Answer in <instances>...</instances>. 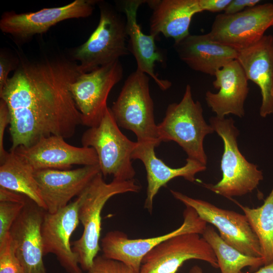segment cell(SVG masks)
<instances>
[{"instance_id":"cell-1","label":"cell","mask_w":273,"mask_h":273,"mask_svg":"<svg viewBox=\"0 0 273 273\" xmlns=\"http://www.w3.org/2000/svg\"><path fill=\"white\" fill-rule=\"evenodd\" d=\"M81 73L78 64L67 59H20L0 92L10 114V151L44 137L74 134L81 119L70 86Z\"/></svg>"},{"instance_id":"cell-2","label":"cell","mask_w":273,"mask_h":273,"mask_svg":"<svg viewBox=\"0 0 273 273\" xmlns=\"http://www.w3.org/2000/svg\"><path fill=\"white\" fill-rule=\"evenodd\" d=\"M141 188L134 178L123 181L113 179L107 183L100 172L80 195L78 218L83 231L79 239L71 243V247L78 257L82 270L87 271L91 267L101 250L99 244L101 213L106 202L114 196L129 192L138 193Z\"/></svg>"},{"instance_id":"cell-3","label":"cell","mask_w":273,"mask_h":273,"mask_svg":"<svg viewBox=\"0 0 273 273\" xmlns=\"http://www.w3.org/2000/svg\"><path fill=\"white\" fill-rule=\"evenodd\" d=\"M210 124L223 143L220 161L221 179L216 184H203L206 189L218 195L231 199L251 193L263 178L257 165L248 162L239 150L238 129L232 118L212 117Z\"/></svg>"},{"instance_id":"cell-4","label":"cell","mask_w":273,"mask_h":273,"mask_svg":"<svg viewBox=\"0 0 273 273\" xmlns=\"http://www.w3.org/2000/svg\"><path fill=\"white\" fill-rule=\"evenodd\" d=\"M214 131L203 117L201 103L195 102L191 86H186L181 101L170 104L163 120L157 124L160 142H176L188 158L206 165L207 157L203 147L205 137Z\"/></svg>"},{"instance_id":"cell-5","label":"cell","mask_w":273,"mask_h":273,"mask_svg":"<svg viewBox=\"0 0 273 273\" xmlns=\"http://www.w3.org/2000/svg\"><path fill=\"white\" fill-rule=\"evenodd\" d=\"M126 18L112 6L102 3L98 25L88 39L74 52L81 73L119 60L129 54Z\"/></svg>"},{"instance_id":"cell-6","label":"cell","mask_w":273,"mask_h":273,"mask_svg":"<svg viewBox=\"0 0 273 273\" xmlns=\"http://www.w3.org/2000/svg\"><path fill=\"white\" fill-rule=\"evenodd\" d=\"M119 127L108 107L99 124L85 130L81 141L82 146L95 150L104 177L112 175L115 180H131L136 174L131 155L137 142L130 140Z\"/></svg>"},{"instance_id":"cell-7","label":"cell","mask_w":273,"mask_h":273,"mask_svg":"<svg viewBox=\"0 0 273 273\" xmlns=\"http://www.w3.org/2000/svg\"><path fill=\"white\" fill-rule=\"evenodd\" d=\"M110 109L118 125L132 131L137 138L136 142L161 143L147 74L137 69L131 73Z\"/></svg>"},{"instance_id":"cell-8","label":"cell","mask_w":273,"mask_h":273,"mask_svg":"<svg viewBox=\"0 0 273 273\" xmlns=\"http://www.w3.org/2000/svg\"><path fill=\"white\" fill-rule=\"evenodd\" d=\"M183 217V222L177 229L154 237L130 239L123 232L110 231L101 240L102 255L122 262L136 273H139L145 256L163 241L176 235L186 233H195L202 235L207 225V222L199 217L194 208L186 206Z\"/></svg>"},{"instance_id":"cell-9","label":"cell","mask_w":273,"mask_h":273,"mask_svg":"<svg viewBox=\"0 0 273 273\" xmlns=\"http://www.w3.org/2000/svg\"><path fill=\"white\" fill-rule=\"evenodd\" d=\"M120 60L100 67L87 73H81L70 86L76 107L81 115V124L97 126L108 106L109 94L123 76Z\"/></svg>"},{"instance_id":"cell-10","label":"cell","mask_w":273,"mask_h":273,"mask_svg":"<svg viewBox=\"0 0 273 273\" xmlns=\"http://www.w3.org/2000/svg\"><path fill=\"white\" fill-rule=\"evenodd\" d=\"M170 192L186 206L194 208L202 219L215 226L220 237L228 244L245 255L261 257L258 238L245 214L219 208L176 191L170 190Z\"/></svg>"},{"instance_id":"cell-11","label":"cell","mask_w":273,"mask_h":273,"mask_svg":"<svg viewBox=\"0 0 273 273\" xmlns=\"http://www.w3.org/2000/svg\"><path fill=\"white\" fill-rule=\"evenodd\" d=\"M273 23V4L265 3L234 14L217 15L208 33L213 41L238 51L261 39Z\"/></svg>"},{"instance_id":"cell-12","label":"cell","mask_w":273,"mask_h":273,"mask_svg":"<svg viewBox=\"0 0 273 273\" xmlns=\"http://www.w3.org/2000/svg\"><path fill=\"white\" fill-rule=\"evenodd\" d=\"M198 259L218 268L215 254L200 234L176 235L159 244L144 258L139 273H177L185 262Z\"/></svg>"},{"instance_id":"cell-13","label":"cell","mask_w":273,"mask_h":273,"mask_svg":"<svg viewBox=\"0 0 273 273\" xmlns=\"http://www.w3.org/2000/svg\"><path fill=\"white\" fill-rule=\"evenodd\" d=\"M96 2L75 0L65 6L44 8L34 12H6L0 20V29L19 40L26 41L36 34L46 32L62 21L90 16Z\"/></svg>"},{"instance_id":"cell-14","label":"cell","mask_w":273,"mask_h":273,"mask_svg":"<svg viewBox=\"0 0 273 273\" xmlns=\"http://www.w3.org/2000/svg\"><path fill=\"white\" fill-rule=\"evenodd\" d=\"M80 196L53 213L44 212L41 225L44 255H56L68 273H82L78 257L72 250L70 238L80 222L78 208Z\"/></svg>"},{"instance_id":"cell-15","label":"cell","mask_w":273,"mask_h":273,"mask_svg":"<svg viewBox=\"0 0 273 273\" xmlns=\"http://www.w3.org/2000/svg\"><path fill=\"white\" fill-rule=\"evenodd\" d=\"M64 138L51 135L41 138L28 147L20 146L14 152L33 169H70L74 165H99L95 150L90 147H78L66 143Z\"/></svg>"},{"instance_id":"cell-16","label":"cell","mask_w":273,"mask_h":273,"mask_svg":"<svg viewBox=\"0 0 273 273\" xmlns=\"http://www.w3.org/2000/svg\"><path fill=\"white\" fill-rule=\"evenodd\" d=\"M100 172L99 165L75 169L35 170L34 176L46 211L53 213L65 207L73 197L79 196Z\"/></svg>"},{"instance_id":"cell-17","label":"cell","mask_w":273,"mask_h":273,"mask_svg":"<svg viewBox=\"0 0 273 273\" xmlns=\"http://www.w3.org/2000/svg\"><path fill=\"white\" fill-rule=\"evenodd\" d=\"M46 211L29 200L10 231L23 273H47L43 261L41 225Z\"/></svg>"},{"instance_id":"cell-18","label":"cell","mask_w":273,"mask_h":273,"mask_svg":"<svg viewBox=\"0 0 273 273\" xmlns=\"http://www.w3.org/2000/svg\"><path fill=\"white\" fill-rule=\"evenodd\" d=\"M136 142L131 158L141 160L146 170L147 188L144 208L150 213L153 211L154 199L161 187L177 177H183L188 181L194 182L196 174L206 169V165L188 158L184 166L179 168L170 167L155 154V148L160 143L155 141Z\"/></svg>"},{"instance_id":"cell-19","label":"cell","mask_w":273,"mask_h":273,"mask_svg":"<svg viewBox=\"0 0 273 273\" xmlns=\"http://www.w3.org/2000/svg\"><path fill=\"white\" fill-rule=\"evenodd\" d=\"M214 76L212 84L219 91L217 93H206L205 100L208 107L219 118H224L230 114L243 117L244 102L249 88L248 80L239 62L236 59L229 62L218 70Z\"/></svg>"},{"instance_id":"cell-20","label":"cell","mask_w":273,"mask_h":273,"mask_svg":"<svg viewBox=\"0 0 273 273\" xmlns=\"http://www.w3.org/2000/svg\"><path fill=\"white\" fill-rule=\"evenodd\" d=\"M236 60L247 79L260 89L261 117L273 114V35H264L255 43L239 51Z\"/></svg>"},{"instance_id":"cell-21","label":"cell","mask_w":273,"mask_h":273,"mask_svg":"<svg viewBox=\"0 0 273 273\" xmlns=\"http://www.w3.org/2000/svg\"><path fill=\"white\" fill-rule=\"evenodd\" d=\"M179 59L192 69L211 76L229 62L237 59L238 51L212 40L208 33L189 34L174 42Z\"/></svg>"},{"instance_id":"cell-22","label":"cell","mask_w":273,"mask_h":273,"mask_svg":"<svg viewBox=\"0 0 273 273\" xmlns=\"http://www.w3.org/2000/svg\"><path fill=\"white\" fill-rule=\"evenodd\" d=\"M147 1L128 0L123 2L125 15L126 33L129 38V51L133 55L137 64L136 69L149 75L162 90H166L171 82L159 78L155 73L156 62L163 63L164 58L157 48L155 39L156 36L145 34L137 21L139 8Z\"/></svg>"},{"instance_id":"cell-23","label":"cell","mask_w":273,"mask_h":273,"mask_svg":"<svg viewBox=\"0 0 273 273\" xmlns=\"http://www.w3.org/2000/svg\"><path fill=\"white\" fill-rule=\"evenodd\" d=\"M153 12L150 19V33H160L177 42L190 34L192 17L202 12L198 0L147 1Z\"/></svg>"},{"instance_id":"cell-24","label":"cell","mask_w":273,"mask_h":273,"mask_svg":"<svg viewBox=\"0 0 273 273\" xmlns=\"http://www.w3.org/2000/svg\"><path fill=\"white\" fill-rule=\"evenodd\" d=\"M0 164V187L24 195L46 211L34 169L11 151Z\"/></svg>"},{"instance_id":"cell-25","label":"cell","mask_w":273,"mask_h":273,"mask_svg":"<svg viewBox=\"0 0 273 273\" xmlns=\"http://www.w3.org/2000/svg\"><path fill=\"white\" fill-rule=\"evenodd\" d=\"M202 237L212 248L221 273H240L245 267L253 270L264 265L262 257L245 255L228 244L212 225L206 226Z\"/></svg>"},{"instance_id":"cell-26","label":"cell","mask_w":273,"mask_h":273,"mask_svg":"<svg viewBox=\"0 0 273 273\" xmlns=\"http://www.w3.org/2000/svg\"><path fill=\"white\" fill-rule=\"evenodd\" d=\"M242 209L256 235L261 249L264 265L273 262V186L263 204L250 208L236 202Z\"/></svg>"},{"instance_id":"cell-27","label":"cell","mask_w":273,"mask_h":273,"mask_svg":"<svg viewBox=\"0 0 273 273\" xmlns=\"http://www.w3.org/2000/svg\"><path fill=\"white\" fill-rule=\"evenodd\" d=\"M26 201L24 203L0 202V243L9 236L10 230Z\"/></svg>"},{"instance_id":"cell-28","label":"cell","mask_w":273,"mask_h":273,"mask_svg":"<svg viewBox=\"0 0 273 273\" xmlns=\"http://www.w3.org/2000/svg\"><path fill=\"white\" fill-rule=\"evenodd\" d=\"M0 273H23L10 235L0 243Z\"/></svg>"},{"instance_id":"cell-29","label":"cell","mask_w":273,"mask_h":273,"mask_svg":"<svg viewBox=\"0 0 273 273\" xmlns=\"http://www.w3.org/2000/svg\"><path fill=\"white\" fill-rule=\"evenodd\" d=\"M87 273H136L124 263L107 258L103 255L97 256Z\"/></svg>"},{"instance_id":"cell-30","label":"cell","mask_w":273,"mask_h":273,"mask_svg":"<svg viewBox=\"0 0 273 273\" xmlns=\"http://www.w3.org/2000/svg\"><path fill=\"white\" fill-rule=\"evenodd\" d=\"M20 59L8 56L4 51L0 54V92L5 86L9 79V74L15 70L19 64Z\"/></svg>"},{"instance_id":"cell-31","label":"cell","mask_w":273,"mask_h":273,"mask_svg":"<svg viewBox=\"0 0 273 273\" xmlns=\"http://www.w3.org/2000/svg\"><path fill=\"white\" fill-rule=\"evenodd\" d=\"M11 117L8 107L5 101L0 100V163H2L9 152H7L4 146V137L5 129L10 125Z\"/></svg>"},{"instance_id":"cell-32","label":"cell","mask_w":273,"mask_h":273,"mask_svg":"<svg viewBox=\"0 0 273 273\" xmlns=\"http://www.w3.org/2000/svg\"><path fill=\"white\" fill-rule=\"evenodd\" d=\"M232 0H198L202 11L210 12H219L224 11Z\"/></svg>"},{"instance_id":"cell-33","label":"cell","mask_w":273,"mask_h":273,"mask_svg":"<svg viewBox=\"0 0 273 273\" xmlns=\"http://www.w3.org/2000/svg\"><path fill=\"white\" fill-rule=\"evenodd\" d=\"M259 0H232L224 10V14H234L242 12L246 7L252 8L257 5Z\"/></svg>"},{"instance_id":"cell-34","label":"cell","mask_w":273,"mask_h":273,"mask_svg":"<svg viewBox=\"0 0 273 273\" xmlns=\"http://www.w3.org/2000/svg\"><path fill=\"white\" fill-rule=\"evenodd\" d=\"M24 196L0 187V202L24 203L27 200Z\"/></svg>"},{"instance_id":"cell-35","label":"cell","mask_w":273,"mask_h":273,"mask_svg":"<svg viewBox=\"0 0 273 273\" xmlns=\"http://www.w3.org/2000/svg\"><path fill=\"white\" fill-rule=\"evenodd\" d=\"M264 265L263 267L253 272L241 271L240 273H273V262L268 264Z\"/></svg>"},{"instance_id":"cell-36","label":"cell","mask_w":273,"mask_h":273,"mask_svg":"<svg viewBox=\"0 0 273 273\" xmlns=\"http://www.w3.org/2000/svg\"><path fill=\"white\" fill-rule=\"evenodd\" d=\"M189 273H204V272L199 266L194 265L190 269Z\"/></svg>"},{"instance_id":"cell-37","label":"cell","mask_w":273,"mask_h":273,"mask_svg":"<svg viewBox=\"0 0 273 273\" xmlns=\"http://www.w3.org/2000/svg\"><path fill=\"white\" fill-rule=\"evenodd\" d=\"M272 26H273V23H272Z\"/></svg>"}]
</instances>
